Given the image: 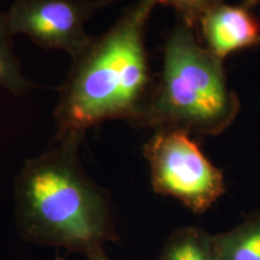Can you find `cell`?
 Masks as SVG:
<instances>
[{"label":"cell","mask_w":260,"mask_h":260,"mask_svg":"<svg viewBox=\"0 0 260 260\" xmlns=\"http://www.w3.org/2000/svg\"><path fill=\"white\" fill-rule=\"evenodd\" d=\"M260 3V0H243V6L247 9H252L254 8L255 5H258Z\"/></svg>","instance_id":"obj_12"},{"label":"cell","mask_w":260,"mask_h":260,"mask_svg":"<svg viewBox=\"0 0 260 260\" xmlns=\"http://www.w3.org/2000/svg\"><path fill=\"white\" fill-rule=\"evenodd\" d=\"M158 0H138L110 29L93 38L73 59L56 109L57 135L124 119L133 125L145 109L154 81L146 29Z\"/></svg>","instance_id":"obj_2"},{"label":"cell","mask_w":260,"mask_h":260,"mask_svg":"<svg viewBox=\"0 0 260 260\" xmlns=\"http://www.w3.org/2000/svg\"><path fill=\"white\" fill-rule=\"evenodd\" d=\"M159 260H220L214 235L197 226L177 229L168 237Z\"/></svg>","instance_id":"obj_8"},{"label":"cell","mask_w":260,"mask_h":260,"mask_svg":"<svg viewBox=\"0 0 260 260\" xmlns=\"http://www.w3.org/2000/svg\"><path fill=\"white\" fill-rule=\"evenodd\" d=\"M116 0H14L6 11L12 35H25L45 50L76 58L93 37L86 23Z\"/></svg>","instance_id":"obj_5"},{"label":"cell","mask_w":260,"mask_h":260,"mask_svg":"<svg viewBox=\"0 0 260 260\" xmlns=\"http://www.w3.org/2000/svg\"><path fill=\"white\" fill-rule=\"evenodd\" d=\"M155 193L171 197L203 213L225 193L223 171L214 167L190 134L158 129L144 146Z\"/></svg>","instance_id":"obj_4"},{"label":"cell","mask_w":260,"mask_h":260,"mask_svg":"<svg viewBox=\"0 0 260 260\" xmlns=\"http://www.w3.org/2000/svg\"><path fill=\"white\" fill-rule=\"evenodd\" d=\"M83 135H56L47 151L24 162L14 191L16 222L27 241L87 255L117 235L111 199L81 162Z\"/></svg>","instance_id":"obj_1"},{"label":"cell","mask_w":260,"mask_h":260,"mask_svg":"<svg viewBox=\"0 0 260 260\" xmlns=\"http://www.w3.org/2000/svg\"><path fill=\"white\" fill-rule=\"evenodd\" d=\"M239 111L240 100L228 84L223 60L181 21L165 41L160 76L133 125L218 135L233 124Z\"/></svg>","instance_id":"obj_3"},{"label":"cell","mask_w":260,"mask_h":260,"mask_svg":"<svg viewBox=\"0 0 260 260\" xmlns=\"http://www.w3.org/2000/svg\"><path fill=\"white\" fill-rule=\"evenodd\" d=\"M86 258L87 260H112L109 258V255L106 254L105 251H104V248L89 253V254L86 255Z\"/></svg>","instance_id":"obj_11"},{"label":"cell","mask_w":260,"mask_h":260,"mask_svg":"<svg viewBox=\"0 0 260 260\" xmlns=\"http://www.w3.org/2000/svg\"><path fill=\"white\" fill-rule=\"evenodd\" d=\"M220 260H260V211L239 225L214 235Z\"/></svg>","instance_id":"obj_7"},{"label":"cell","mask_w":260,"mask_h":260,"mask_svg":"<svg viewBox=\"0 0 260 260\" xmlns=\"http://www.w3.org/2000/svg\"><path fill=\"white\" fill-rule=\"evenodd\" d=\"M12 39L14 35L10 30L8 15L0 11V88L14 95H23L38 86L22 71Z\"/></svg>","instance_id":"obj_9"},{"label":"cell","mask_w":260,"mask_h":260,"mask_svg":"<svg viewBox=\"0 0 260 260\" xmlns=\"http://www.w3.org/2000/svg\"><path fill=\"white\" fill-rule=\"evenodd\" d=\"M204 46L219 59L243 48L260 46V21L245 6L219 3L200 18Z\"/></svg>","instance_id":"obj_6"},{"label":"cell","mask_w":260,"mask_h":260,"mask_svg":"<svg viewBox=\"0 0 260 260\" xmlns=\"http://www.w3.org/2000/svg\"><path fill=\"white\" fill-rule=\"evenodd\" d=\"M223 0H158V4L172 6L180 16L181 21L195 28L200 18Z\"/></svg>","instance_id":"obj_10"}]
</instances>
